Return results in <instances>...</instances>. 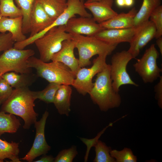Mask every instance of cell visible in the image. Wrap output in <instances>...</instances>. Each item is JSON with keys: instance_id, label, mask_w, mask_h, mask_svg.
<instances>
[{"instance_id": "obj_1", "label": "cell", "mask_w": 162, "mask_h": 162, "mask_svg": "<svg viewBox=\"0 0 162 162\" xmlns=\"http://www.w3.org/2000/svg\"><path fill=\"white\" fill-rule=\"evenodd\" d=\"M35 100L28 87L14 89L9 98L2 105L0 111L20 116L24 122L23 128L29 129L38 116L34 108Z\"/></svg>"}, {"instance_id": "obj_2", "label": "cell", "mask_w": 162, "mask_h": 162, "mask_svg": "<svg viewBox=\"0 0 162 162\" xmlns=\"http://www.w3.org/2000/svg\"><path fill=\"white\" fill-rule=\"evenodd\" d=\"M110 73V64L97 74L93 86L89 93L93 102L100 110L106 112L120 105L121 99L118 92L113 89Z\"/></svg>"}, {"instance_id": "obj_3", "label": "cell", "mask_w": 162, "mask_h": 162, "mask_svg": "<svg viewBox=\"0 0 162 162\" xmlns=\"http://www.w3.org/2000/svg\"><path fill=\"white\" fill-rule=\"evenodd\" d=\"M52 61L44 62L32 56L28 59V66L36 69L38 76L50 83L72 86L76 76L70 69L62 63Z\"/></svg>"}, {"instance_id": "obj_4", "label": "cell", "mask_w": 162, "mask_h": 162, "mask_svg": "<svg viewBox=\"0 0 162 162\" xmlns=\"http://www.w3.org/2000/svg\"><path fill=\"white\" fill-rule=\"evenodd\" d=\"M71 34L72 39L74 41L75 48L78 52V59L81 68L90 65L91 64L90 59L94 55H110L118 45L106 42L94 36Z\"/></svg>"}, {"instance_id": "obj_5", "label": "cell", "mask_w": 162, "mask_h": 162, "mask_svg": "<svg viewBox=\"0 0 162 162\" xmlns=\"http://www.w3.org/2000/svg\"><path fill=\"white\" fill-rule=\"evenodd\" d=\"M72 35L65 31V26L53 27L34 42L39 51L40 59L48 62L61 49L62 42L72 39Z\"/></svg>"}, {"instance_id": "obj_6", "label": "cell", "mask_w": 162, "mask_h": 162, "mask_svg": "<svg viewBox=\"0 0 162 162\" xmlns=\"http://www.w3.org/2000/svg\"><path fill=\"white\" fill-rule=\"evenodd\" d=\"M34 53L32 49L21 50L13 47L4 51L0 56V76L10 71L31 73V68L28 66V60Z\"/></svg>"}, {"instance_id": "obj_7", "label": "cell", "mask_w": 162, "mask_h": 162, "mask_svg": "<svg viewBox=\"0 0 162 162\" xmlns=\"http://www.w3.org/2000/svg\"><path fill=\"white\" fill-rule=\"evenodd\" d=\"M134 58L128 50L116 52L112 56L110 64V73L112 85L114 90L118 92L122 85H138L131 79L126 68L129 62Z\"/></svg>"}, {"instance_id": "obj_8", "label": "cell", "mask_w": 162, "mask_h": 162, "mask_svg": "<svg viewBox=\"0 0 162 162\" xmlns=\"http://www.w3.org/2000/svg\"><path fill=\"white\" fill-rule=\"evenodd\" d=\"M159 56L155 45L152 44L134 64L136 72L145 83H152L160 76L162 69L158 66L157 62Z\"/></svg>"}, {"instance_id": "obj_9", "label": "cell", "mask_w": 162, "mask_h": 162, "mask_svg": "<svg viewBox=\"0 0 162 162\" xmlns=\"http://www.w3.org/2000/svg\"><path fill=\"white\" fill-rule=\"evenodd\" d=\"M107 56L106 54L98 55L93 60V64L90 68H81L78 70L72 86L78 93L83 95L89 94L93 86L92 79L107 64L106 62Z\"/></svg>"}, {"instance_id": "obj_10", "label": "cell", "mask_w": 162, "mask_h": 162, "mask_svg": "<svg viewBox=\"0 0 162 162\" xmlns=\"http://www.w3.org/2000/svg\"><path fill=\"white\" fill-rule=\"evenodd\" d=\"M66 3L67 7L63 12L45 29L33 36L27 38L25 40L27 44L29 45L34 43L36 40L53 27L65 26L70 18L75 17L76 14L82 17H92V15L86 10L84 0H67Z\"/></svg>"}, {"instance_id": "obj_11", "label": "cell", "mask_w": 162, "mask_h": 162, "mask_svg": "<svg viewBox=\"0 0 162 162\" xmlns=\"http://www.w3.org/2000/svg\"><path fill=\"white\" fill-rule=\"evenodd\" d=\"M49 115L48 112L46 111L40 120L34 124L36 134L33 144L28 152L20 160L33 162L36 158L46 154L50 150L51 147L47 144L45 135V126Z\"/></svg>"}, {"instance_id": "obj_12", "label": "cell", "mask_w": 162, "mask_h": 162, "mask_svg": "<svg viewBox=\"0 0 162 162\" xmlns=\"http://www.w3.org/2000/svg\"><path fill=\"white\" fill-rule=\"evenodd\" d=\"M156 29L153 23L148 20L136 28L135 34L128 51L134 58L139 54L141 49L155 37Z\"/></svg>"}, {"instance_id": "obj_13", "label": "cell", "mask_w": 162, "mask_h": 162, "mask_svg": "<svg viewBox=\"0 0 162 162\" xmlns=\"http://www.w3.org/2000/svg\"><path fill=\"white\" fill-rule=\"evenodd\" d=\"M66 32L71 34L94 36L98 33L105 29L99 23H97L92 18L81 16L70 18L65 25Z\"/></svg>"}, {"instance_id": "obj_14", "label": "cell", "mask_w": 162, "mask_h": 162, "mask_svg": "<svg viewBox=\"0 0 162 162\" xmlns=\"http://www.w3.org/2000/svg\"><path fill=\"white\" fill-rule=\"evenodd\" d=\"M75 48L74 41L72 39L64 40L61 49L52 56L51 61L59 62L68 67L75 75L81 68L78 59L74 54Z\"/></svg>"}, {"instance_id": "obj_15", "label": "cell", "mask_w": 162, "mask_h": 162, "mask_svg": "<svg viewBox=\"0 0 162 162\" xmlns=\"http://www.w3.org/2000/svg\"><path fill=\"white\" fill-rule=\"evenodd\" d=\"M54 22L44 11L38 0H36L32 10L29 23L30 34L33 36L45 29Z\"/></svg>"}, {"instance_id": "obj_16", "label": "cell", "mask_w": 162, "mask_h": 162, "mask_svg": "<svg viewBox=\"0 0 162 162\" xmlns=\"http://www.w3.org/2000/svg\"><path fill=\"white\" fill-rule=\"evenodd\" d=\"M113 0H100L85 2L86 8L92 13L93 20L98 23L107 21L118 14L112 8Z\"/></svg>"}, {"instance_id": "obj_17", "label": "cell", "mask_w": 162, "mask_h": 162, "mask_svg": "<svg viewBox=\"0 0 162 162\" xmlns=\"http://www.w3.org/2000/svg\"><path fill=\"white\" fill-rule=\"evenodd\" d=\"M136 28L125 29H105L94 36L107 43L118 45L122 42L130 43L135 34Z\"/></svg>"}, {"instance_id": "obj_18", "label": "cell", "mask_w": 162, "mask_h": 162, "mask_svg": "<svg viewBox=\"0 0 162 162\" xmlns=\"http://www.w3.org/2000/svg\"><path fill=\"white\" fill-rule=\"evenodd\" d=\"M22 16L14 18L2 17L0 19V32L8 31L11 33L14 42H20L27 38L22 30Z\"/></svg>"}, {"instance_id": "obj_19", "label": "cell", "mask_w": 162, "mask_h": 162, "mask_svg": "<svg viewBox=\"0 0 162 162\" xmlns=\"http://www.w3.org/2000/svg\"><path fill=\"white\" fill-rule=\"evenodd\" d=\"M137 12L135 7L127 13L118 14L110 19L99 23L105 29H125L134 27V19Z\"/></svg>"}, {"instance_id": "obj_20", "label": "cell", "mask_w": 162, "mask_h": 162, "mask_svg": "<svg viewBox=\"0 0 162 162\" xmlns=\"http://www.w3.org/2000/svg\"><path fill=\"white\" fill-rule=\"evenodd\" d=\"M72 94V89L69 85H61L57 90L53 103L60 115L69 116Z\"/></svg>"}, {"instance_id": "obj_21", "label": "cell", "mask_w": 162, "mask_h": 162, "mask_svg": "<svg viewBox=\"0 0 162 162\" xmlns=\"http://www.w3.org/2000/svg\"><path fill=\"white\" fill-rule=\"evenodd\" d=\"M36 75L31 73L17 74L14 72H7L1 77L12 88L15 89L28 87L35 81Z\"/></svg>"}, {"instance_id": "obj_22", "label": "cell", "mask_w": 162, "mask_h": 162, "mask_svg": "<svg viewBox=\"0 0 162 162\" xmlns=\"http://www.w3.org/2000/svg\"><path fill=\"white\" fill-rule=\"evenodd\" d=\"M161 0H143L140 10L134 19V27L136 28L149 20L154 10L160 6Z\"/></svg>"}, {"instance_id": "obj_23", "label": "cell", "mask_w": 162, "mask_h": 162, "mask_svg": "<svg viewBox=\"0 0 162 162\" xmlns=\"http://www.w3.org/2000/svg\"><path fill=\"white\" fill-rule=\"evenodd\" d=\"M19 143L8 142L0 139V162L8 158L12 162H21L19 158Z\"/></svg>"}, {"instance_id": "obj_24", "label": "cell", "mask_w": 162, "mask_h": 162, "mask_svg": "<svg viewBox=\"0 0 162 162\" xmlns=\"http://www.w3.org/2000/svg\"><path fill=\"white\" fill-rule=\"evenodd\" d=\"M46 13L54 21L67 7V1L60 0H38Z\"/></svg>"}, {"instance_id": "obj_25", "label": "cell", "mask_w": 162, "mask_h": 162, "mask_svg": "<svg viewBox=\"0 0 162 162\" xmlns=\"http://www.w3.org/2000/svg\"><path fill=\"white\" fill-rule=\"evenodd\" d=\"M21 125L15 115L0 112V137L4 133H16Z\"/></svg>"}, {"instance_id": "obj_26", "label": "cell", "mask_w": 162, "mask_h": 162, "mask_svg": "<svg viewBox=\"0 0 162 162\" xmlns=\"http://www.w3.org/2000/svg\"><path fill=\"white\" fill-rule=\"evenodd\" d=\"M22 14V30L25 34L30 32L29 20L31 12L36 0H15Z\"/></svg>"}, {"instance_id": "obj_27", "label": "cell", "mask_w": 162, "mask_h": 162, "mask_svg": "<svg viewBox=\"0 0 162 162\" xmlns=\"http://www.w3.org/2000/svg\"><path fill=\"white\" fill-rule=\"evenodd\" d=\"M61 85L50 83L44 89L38 91H32L35 99H39L47 104L53 103L56 93Z\"/></svg>"}, {"instance_id": "obj_28", "label": "cell", "mask_w": 162, "mask_h": 162, "mask_svg": "<svg viewBox=\"0 0 162 162\" xmlns=\"http://www.w3.org/2000/svg\"><path fill=\"white\" fill-rule=\"evenodd\" d=\"M95 156L94 162H116L115 160L110 155L111 147L98 140L94 146Z\"/></svg>"}, {"instance_id": "obj_29", "label": "cell", "mask_w": 162, "mask_h": 162, "mask_svg": "<svg viewBox=\"0 0 162 162\" xmlns=\"http://www.w3.org/2000/svg\"><path fill=\"white\" fill-rule=\"evenodd\" d=\"M0 12L2 17L14 18L22 16L21 10L13 0H0Z\"/></svg>"}, {"instance_id": "obj_30", "label": "cell", "mask_w": 162, "mask_h": 162, "mask_svg": "<svg viewBox=\"0 0 162 162\" xmlns=\"http://www.w3.org/2000/svg\"><path fill=\"white\" fill-rule=\"evenodd\" d=\"M111 156L116 160V162H136V157L134 155L132 151L129 148H124L121 151L111 150Z\"/></svg>"}, {"instance_id": "obj_31", "label": "cell", "mask_w": 162, "mask_h": 162, "mask_svg": "<svg viewBox=\"0 0 162 162\" xmlns=\"http://www.w3.org/2000/svg\"><path fill=\"white\" fill-rule=\"evenodd\" d=\"M78 154L76 147L74 145L64 149L58 153L54 158V162H72Z\"/></svg>"}, {"instance_id": "obj_32", "label": "cell", "mask_w": 162, "mask_h": 162, "mask_svg": "<svg viewBox=\"0 0 162 162\" xmlns=\"http://www.w3.org/2000/svg\"><path fill=\"white\" fill-rule=\"evenodd\" d=\"M150 20L154 24L156 29L155 38L157 39L162 35V6L160 5L152 13Z\"/></svg>"}, {"instance_id": "obj_33", "label": "cell", "mask_w": 162, "mask_h": 162, "mask_svg": "<svg viewBox=\"0 0 162 162\" xmlns=\"http://www.w3.org/2000/svg\"><path fill=\"white\" fill-rule=\"evenodd\" d=\"M122 118V117L121 118L118 120H116L113 123H110L107 126L104 128L96 136V137L93 139H88L83 138H80V140L82 142H83L85 143L87 146V149L84 158V160L85 162H86L87 161L89 152L91 148L93 146L94 147V146L99 140V139L100 138L101 135L104 133L106 129L109 127L112 126L113 124L114 123L118 121V120Z\"/></svg>"}, {"instance_id": "obj_34", "label": "cell", "mask_w": 162, "mask_h": 162, "mask_svg": "<svg viewBox=\"0 0 162 162\" xmlns=\"http://www.w3.org/2000/svg\"><path fill=\"white\" fill-rule=\"evenodd\" d=\"M13 90V88L1 77L0 79V105L9 98Z\"/></svg>"}, {"instance_id": "obj_35", "label": "cell", "mask_w": 162, "mask_h": 162, "mask_svg": "<svg viewBox=\"0 0 162 162\" xmlns=\"http://www.w3.org/2000/svg\"><path fill=\"white\" fill-rule=\"evenodd\" d=\"M14 41L11 33L0 34V52L4 51L13 46Z\"/></svg>"}, {"instance_id": "obj_36", "label": "cell", "mask_w": 162, "mask_h": 162, "mask_svg": "<svg viewBox=\"0 0 162 162\" xmlns=\"http://www.w3.org/2000/svg\"><path fill=\"white\" fill-rule=\"evenodd\" d=\"M159 82L155 86L154 90L155 96L158 100V104L159 107L162 108V76L159 77Z\"/></svg>"}, {"instance_id": "obj_37", "label": "cell", "mask_w": 162, "mask_h": 162, "mask_svg": "<svg viewBox=\"0 0 162 162\" xmlns=\"http://www.w3.org/2000/svg\"><path fill=\"white\" fill-rule=\"evenodd\" d=\"M54 158L51 155H43L40 159L34 161V162H54Z\"/></svg>"}, {"instance_id": "obj_38", "label": "cell", "mask_w": 162, "mask_h": 162, "mask_svg": "<svg viewBox=\"0 0 162 162\" xmlns=\"http://www.w3.org/2000/svg\"><path fill=\"white\" fill-rule=\"evenodd\" d=\"M156 44L159 48L160 51L162 54V37L157 39Z\"/></svg>"}, {"instance_id": "obj_39", "label": "cell", "mask_w": 162, "mask_h": 162, "mask_svg": "<svg viewBox=\"0 0 162 162\" xmlns=\"http://www.w3.org/2000/svg\"><path fill=\"white\" fill-rule=\"evenodd\" d=\"M116 3L117 6L119 7H125V0H116Z\"/></svg>"}, {"instance_id": "obj_40", "label": "cell", "mask_w": 162, "mask_h": 162, "mask_svg": "<svg viewBox=\"0 0 162 162\" xmlns=\"http://www.w3.org/2000/svg\"><path fill=\"white\" fill-rule=\"evenodd\" d=\"M134 0H125V5L126 7H131L134 4Z\"/></svg>"}, {"instance_id": "obj_41", "label": "cell", "mask_w": 162, "mask_h": 162, "mask_svg": "<svg viewBox=\"0 0 162 162\" xmlns=\"http://www.w3.org/2000/svg\"><path fill=\"white\" fill-rule=\"evenodd\" d=\"M99 0H87L86 2H87V3L90 2H93L99 1Z\"/></svg>"}, {"instance_id": "obj_42", "label": "cell", "mask_w": 162, "mask_h": 162, "mask_svg": "<svg viewBox=\"0 0 162 162\" xmlns=\"http://www.w3.org/2000/svg\"><path fill=\"white\" fill-rule=\"evenodd\" d=\"M60 0L64 1H66V0Z\"/></svg>"}, {"instance_id": "obj_43", "label": "cell", "mask_w": 162, "mask_h": 162, "mask_svg": "<svg viewBox=\"0 0 162 162\" xmlns=\"http://www.w3.org/2000/svg\"><path fill=\"white\" fill-rule=\"evenodd\" d=\"M2 17L1 16V14H0V19Z\"/></svg>"}, {"instance_id": "obj_44", "label": "cell", "mask_w": 162, "mask_h": 162, "mask_svg": "<svg viewBox=\"0 0 162 162\" xmlns=\"http://www.w3.org/2000/svg\"><path fill=\"white\" fill-rule=\"evenodd\" d=\"M1 76H0V78H1Z\"/></svg>"}]
</instances>
